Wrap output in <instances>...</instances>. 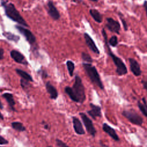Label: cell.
<instances>
[{"label":"cell","mask_w":147,"mask_h":147,"mask_svg":"<svg viewBox=\"0 0 147 147\" xmlns=\"http://www.w3.org/2000/svg\"><path fill=\"white\" fill-rule=\"evenodd\" d=\"M64 91L69 98L75 102L83 103L86 99L85 88L81 78L78 75H76L75 77L72 87L66 86Z\"/></svg>","instance_id":"cell-1"},{"label":"cell","mask_w":147,"mask_h":147,"mask_svg":"<svg viewBox=\"0 0 147 147\" xmlns=\"http://www.w3.org/2000/svg\"><path fill=\"white\" fill-rule=\"evenodd\" d=\"M102 36H103V39H104V42H105V45L107 48V54L111 58L114 65H115L116 73L119 76H122V75H126L127 73V67H126V65L125 64V63H123V61H122V60L121 58H119V57H118L117 56H116L111 51V50L110 48V45L108 44L107 36V33L105 31V28H102Z\"/></svg>","instance_id":"cell-2"},{"label":"cell","mask_w":147,"mask_h":147,"mask_svg":"<svg viewBox=\"0 0 147 147\" xmlns=\"http://www.w3.org/2000/svg\"><path fill=\"white\" fill-rule=\"evenodd\" d=\"M1 6L3 7L5 15L10 20L16 22L25 27H28L29 25L24 19L19 11L16 8L14 5L7 1L1 0Z\"/></svg>","instance_id":"cell-3"},{"label":"cell","mask_w":147,"mask_h":147,"mask_svg":"<svg viewBox=\"0 0 147 147\" xmlns=\"http://www.w3.org/2000/svg\"><path fill=\"white\" fill-rule=\"evenodd\" d=\"M82 65L90 81L100 89L103 90L104 86L96 67L92 65L91 63H86L83 62L82 63Z\"/></svg>","instance_id":"cell-4"},{"label":"cell","mask_w":147,"mask_h":147,"mask_svg":"<svg viewBox=\"0 0 147 147\" xmlns=\"http://www.w3.org/2000/svg\"><path fill=\"white\" fill-rule=\"evenodd\" d=\"M122 115L130 122L138 126H141L143 123L142 118L134 110H125L122 111Z\"/></svg>","instance_id":"cell-5"},{"label":"cell","mask_w":147,"mask_h":147,"mask_svg":"<svg viewBox=\"0 0 147 147\" xmlns=\"http://www.w3.org/2000/svg\"><path fill=\"white\" fill-rule=\"evenodd\" d=\"M79 115L80 116L82 119V121L84 125V126L87 132L92 137H95L96 133V130L94 126L93 122L91 121V119L84 113H79Z\"/></svg>","instance_id":"cell-6"},{"label":"cell","mask_w":147,"mask_h":147,"mask_svg":"<svg viewBox=\"0 0 147 147\" xmlns=\"http://www.w3.org/2000/svg\"><path fill=\"white\" fill-rule=\"evenodd\" d=\"M16 28L20 32L21 34H22L25 38H26V41L30 44L34 45L36 42V38L35 36L33 34V33L28 29L24 28L23 26H21L19 25H15Z\"/></svg>","instance_id":"cell-7"},{"label":"cell","mask_w":147,"mask_h":147,"mask_svg":"<svg viewBox=\"0 0 147 147\" xmlns=\"http://www.w3.org/2000/svg\"><path fill=\"white\" fill-rule=\"evenodd\" d=\"M105 26L110 32L119 34L121 25L118 21L111 17H107L106 18V24Z\"/></svg>","instance_id":"cell-8"},{"label":"cell","mask_w":147,"mask_h":147,"mask_svg":"<svg viewBox=\"0 0 147 147\" xmlns=\"http://www.w3.org/2000/svg\"><path fill=\"white\" fill-rule=\"evenodd\" d=\"M47 12L49 16L55 21L59 20L60 18V14L56 6H55L53 2L52 1H49L47 3Z\"/></svg>","instance_id":"cell-9"},{"label":"cell","mask_w":147,"mask_h":147,"mask_svg":"<svg viewBox=\"0 0 147 147\" xmlns=\"http://www.w3.org/2000/svg\"><path fill=\"white\" fill-rule=\"evenodd\" d=\"M84 38L85 40V42L87 46L88 47V48L94 53L96 55L100 54V51L99 49L98 48L95 42L93 40V39L91 38V37L87 33H84Z\"/></svg>","instance_id":"cell-10"},{"label":"cell","mask_w":147,"mask_h":147,"mask_svg":"<svg viewBox=\"0 0 147 147\" xmlns=\"http://www.w3.org/2000/svg\"><path fill=\"white\" fill-rule=\"evenodd\" d=\"M10 56L17 63L21 64L23 65H27L28 64V63L25 59V57L24 55H22L20 52L13 49L10 51Z\"/></svg>","instance_id":"cell-11"},{"label":"cell","mask_w":147,"mask_h":147,"mask_svg":"<svg viewBox=\"0 0 147 147\" xmlns=\"http://www.w3.org/2000/svg\"><path fill=\"white\" fill-rule=\"evenodd\" d=\"M129 66L131 72L136 76H139L141 75V69L138 61L133 58H129Z\"/></svg>","instance_id":"cell-12"},{"label":"cell","mask_w":147,"mask_h":147,"mask_svg":"<svg viewBox=\"0 0 147 147\" xmlns=\"http://www.w3.org/2000/svg\"><path fill=\"white\" fill-rule=\"evenodd\" d=\"M91 110L87 111V114L94 119H96V117H100L102 116L101 108L98 105H95L92 103H90Z\"/></svg>","instance_id":"cell-13"},{"label":"cell","mask_w":147,"mask_h":147,"mask_svg":"<svg viewBox=\"0 0 147 147\" xmlns=\"http://www.w3.org/2000/svg\"><path fill=\"white\" fill-rule=\"evenodd\" d=\"M102 129L103 130L107 133L111 138H113L115 141H119V138L117 134L114 129L111 127L109 125L106 123H103L102 125Z\"/></svg>","instance_id":"cell-14"},{"label":"cell","mask_w":147,"mask_h":147,"mask_svg":"<svg viewBox=\"0 0 147 147\" xmlns=\"http://www.w3.org/2000/svg\"><path fill=\"white\" fill-rule=\"evenodd\" d=\"M73 127L75 132L78 135H83L85 134V131L83 127L82 123L79 118L76 117H72Z\"/></svg>","instance_id":"cell-15"},{"label":"cell","mask_w":147,"mask_h":147,"mask_svg":"<svg viewBox=\"0 0 147 147\" xmlns=\"http://www.w3.org/2000/svg\"><path fill=\"white\" fill-rule=\"evenodd\" d=\"M45 88L47 92L49 94L51 99H56L58 96V92L56 88L51 84L50 82H47L45 84Z\"/></svg>","instance_id":"cell-16"},{"label":"cell","mask_w":147,"mask_h":147,"mask_svg":"<svg viewBox=\"0 0 147 147\" xmlns=\"http://www.w3.org/2000/svg\"><path fill=\"white\" fill-rule=\"evenodd\" d=\"M2 97H3L7 101L9 106V107H10V109L11 110V111H16L15 110V105H16V102H15V100L14 99V97H13V95L11 93H9V92H5L4 94H3L2 95Z\"/></svg>","instance_id":"cell-17"},{"label":"cell","mask_w":147,"mask_h":147,"mask_svg":"<svg viewBox=\"0 0 147 147\" xmlns=\"http://www.w3.org/2000/svg\"><path fill=\"white\" fill-rule=\"evenodd\" d=\"M89 13L95 22L98 23H101L102 22V16L98 10L91 9L89 10Z\"/></svg>","instance_id":"cell-18"},{"label":"cell","mask_w":147,"mask_h":147,"mask_svg":"<svg viewBox=\"0 0 147 147\" xmlns=\"http://www.w3.org/2000/svg\"><path fill=\"white\" fill-rule=\"evenodd\" d=\"M16 72L21 78V79L28 82H33V79L32 78V77L25 71L17 68L16 69Z\"/></svg>","instance_id":"cell-19"},{"label":"cell","mask_w":147,"mask_h":147,"mask_svg":"<svg viewBox=\"0 0 147 147\" xmlns=\"http://www.w3.org/2000/svg\"><path fill=\"white\" fill-rule=\"evenodd\" d=\"M142 100L143 103H141L140 100H138L137 102V105L141 112L147 118V102L144 97L142 98Z\"/></svg>","instance_id":"cell-20"},{"label":"cell","mask_w":147,"mask_h":147,"mask_svg":"<svg viewBox=\"0 0 147 147\" xmlns=\"http://www.w3.org/2000/svg\"><path fill=\"white\" fill-rule=\"evenodd\" d=\"M2 35L6 38L7 40L10 41H14L15 42H17L20 40V37L17 35H16L11 32H4L2 33Z\"/></svg>","instance_id":"cell-21"},{"label":"cell","mask_w":147,"mask_h":147,"mask_svg":"<svg viewBox=\"0 0 147 147\" xmlns=\"http://www.w3.org/2000/svg\"><path fill=\"white\" fill-rule=\"evenodd\" d=\"M11 125L13 129H14L15 130H17L18 131H20V132L24 131L26 130V128L25 127V126H24L22 123L20 122H17V121L13 122H11Z\"/></svg>","instance_id":"cell-22"},{"label":"cell","mask_w":147,"mask_h":147,"mask_svg":"<svg viewBox=\"0 0 147 147\" xmlns=\"http://www.w3.org/2000/svg\"><path fill=\"white\" fill-rule=\"evenodd\" d=\"M66 65L68 71V73L70 75V76H73L74 72L75 70V64L71 60H67L66 62Z\"/></svg>","instance_id":"cell-23"},{"label":"cell","mask_w":147,"mask_h":147,"mask_svg":"<svg viewBox=\"0 0 147 147\" xmlns=\"http://www.w3.org/2000/svg\"><path fill=\"white\" fill-rule=\"evenodd\" d=\"M81 58L83 63H92L93 62V60L91 56L86 52H82L81 53Z\"/></svg>","instance_id":"cell-24"},{"label":"cell","mask_w":147,"mask_h":147,"mask_svg":"<svg viewBox=\"0 0 147 147\" xmlns=\"http://www.w3.org/2000/svg\"><path fill=\"white\" fill-rule=\"evenodd\" d=\"M118 38H117V36H111L108 41L109 45L113 47H115L118 45Z\"/></svg>","instance_id":"cell-25"},{"label":"cell","mask_w":147,"mask_h":147,"mask_svg":"<svg viewBox=\"0 0 147 147\" xmlns=\"http://www.w3.org/2000/svg\"><path fill=\"white\" fill-rule=\"evenodd\" d=\"M29 82L28 81H26L24 79H21V80H20V83H21V86L22 87V88L24 90H26L28 88L29 86V83H28Z\"/></svg>","instance_id":"cell-26"},{"label":"cell","mask_w":147,"mask_h":147,"mask_svg":"<svg viewBox=\"0 0 147 147\" xmlns=\"http://www.w3.org/2000/svg\"><path fill=\"white\" fill-rule=\"evenodd\" d=\"M56 145L57 147H69L68 145H67L62 140H61L59 138L56 139Z\"/></svg>","instance_id":"cell-27"},{"label":"cell","mask_w":147,"mask_h":147,"mask_svg":"<svg viewBox=\"0 0 147 147\" xmlns=\"http://www.w3.org/2000/svg\"><path fill=\"white\" fill-rule=\"evenodd\" d=\"M38 74H40L41 75V76L42 77V78H47L48 76L47 72L46 71L44 70V69H40L38 71Z\"/></svg>","instance_id":"cell-28"},{"label":"cell","mask_w":147,"mask_h":147,"mask_svg":"<svg viewBox=\"0 0 147 147\" xmlns=\"http://www.w3.org/2000/svg\"><path fill=\"white\" fill-rule=\"evenodd\" d=\"M120 20L122 23V25H123V29L125 31H127V29H128V26H127V24L126 23V20L122 18V17L120 16Z\"/></svg>","instance_id":"cell-29"},{"label":"cell","mask_w":147,"mask_h":147,"mask_svg":"<svg viewBox=\"0 0 147 147\" xmlns=\"http://www.w3.org/2000/svg\"><path fill=\"white\" fill-rule=\"evenodd\" d=\"M9 143L8 141L0 135V145H6Z\"/></svg>","instance_id":"cell-30"},{"label":"cell","mask_w":147,"mask_h":147,"mask_svg":"<svg viewBox=\"0 0 147 147\" xmlns=\"http://www.w3.org/2000/svg\"><path fill=\"white\" fill-rule=\"evenodd\" d=\"M141 83L142 84V86L144 87V88L147 91V80H144V79H142L141 80Z\"/></svg>","instance_id":"cell-31"},{"label":"cell","mask_w":147,"mask_h":147,"mask_svg":"<svg viewBox=\"0 0 147 147\" xmlns=\"http://www.w3.org/2000/svg\"><path fill=\"white\" fill-rule=\"evenodd\" d=\"M4 58V50L2 48H0V60Z\"/></svg>","instance_id":"cell-32"},{"label":"cell","mask_w":147,"mask_h":147,"mask_svg":"<svg viewBox=\"0 0 147 147\" xmlns=\"http://www.w3.org/2000/svg\"><path fill=\"white\" fill-rule=\"evenodd\" d=\"M42 125L44 126V127L45 129H47V130H49V128H50L49 125L47 122H45V121H42Z\"/></svg>","instance_id":"cell-33"},{"label":"cell","mask_w":147,"mask_h":147,"mask_svg":"<svg viewBox=\"0 0 147 147\" xmlns=\"http://www.w3.org/2000/svg\"><path fill=\"white\" fill-rule=\"evenodd\" d=\"M143 6H144V9H145V10L146 14V17H147V1H146V0L144 1V3H143Z\"/></svg>","instance_id":"cell-34"},{"label":"cell","mask_w":147,"mask_h":147,"mask_svg":"<svg viewBox=\"0 0 147 147\" xmlns=\"http://www.w3.org/2000/svg\"><path fill=\"white\" fill-rule=\"evenodd\" d=\"M73 2H75V3H80V0H71Z\"/></svg>","instance_id":"cell-35"},{"label":"cell","mask_w":147,"mask_h":147,"mask_svg":"<svg viewBox=\"0 0 147 147\" xmlns=\"http://www.w3.org/2000/svg\"><path fill=\"white\" fill-rule=\"evenodd\" d=\"M0 119H2V120H3V119H4L3 115L2 114V113H1V112H0Z\"/></svg>","instance_id":"cell-36"},{"label":"cell","mask_w":147,"mask_h":147,"mask_svg":"<svg viewBox=\"0 0 147 147\" xmlns=\"http://www.w3.org/2000/svg\"><path fill=\"white\" fill-rule=\"evenodd\" d=\"M100 145L102 146H103V147H108L107 146H106L105 144H103V143H102L101 142H100Z\"/></svg>","instance_id":"cell-37"},{"label":"cell","mask_w":147,"mask_h":147,"mask_svg":"<svg viewBox=\"0 0 147 147\" xmlns=\"http://www.w3.org/2000/svg\"><path fill=\"white\" fill-rule=\"evenodd\" d=\"M3 105H2V102H1V101L0 100V109H3Z\"/></svg>","instance_id":"cell-38"},{"label":"cell","mask_w":147,"mask_h":147,"mask_svg":"<svg viewBox=\"0 0 147 147\" xmlns=\"http://www.w3.org/2000/svg\"><path fill=\"white\" fill-rule=\"evenodd\" d=\"M91 1H92V2H98V0H90Z\"/></svg>","instance_id":"cell-39"},{"label":"cell","mask_w":147,"mask_h":147,"mask_svg":"<svg viewBox=\"0 0 147 147\" xmlns=\"http://www.w3.org/2000/svg\"><path fill=\"white\" fill-rule=\"evenodd\" d=\"M48 147H52L51 146H48Z\"/></svg>","instance_id":"cell-40"},{"label":"cell","mask_w":147,"mask_h":147,"mask_svg":"<svg viewBox=\"0 0 147 147\" xmlns=\"http://www.w3.org/2000/svg\"><path fill=\"white\" fill-rule=\"evenodd\" d=\"M0 147H4V146H0Z\"/></svg>","instance_id":"cell-41"}]
</instances>
